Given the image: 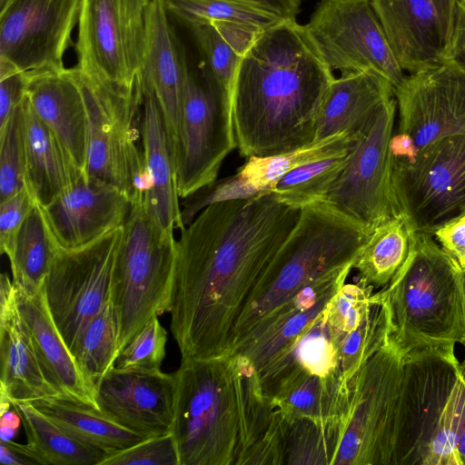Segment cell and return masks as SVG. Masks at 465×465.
<instances>
[{
  "label": "cell",
  "mask_w": 465,
  "mask_h": 465,
  "mask_svg": "<svg viewBox=\"0 0 465 465\" xmlns=\"http://www.w3.org/2000/svg\"><path fill=\"white\" fill-rule=\"evenodd\" d=\"M162 0H151L142 79L162 110L174 162L185 82L190 71L183 45Z\"/></svg>",
  "instance_id": "obj_20"
},
{
  "label": "cell",
  "mask_w": 465,
  "mask_h": 465,
  "mask_svg": "<svg viewBox=\"0 0 465 465\" xmlns=\"http://www.w3.org/2000/svg\"><path fill=\"white\" fill-rule=\"evenodd\" d=\"M352 136L339 134L281 153L249 157L237 173L258 193L270 191L272 184L288 172L348 151Z\"/></svg>",
  "instance_id": "obj_33"
},
{
  "label": "cell",
  "mask_w": 465,
  "mask_h": 465,
  "mask_svg": "<svg viewBox=\"0 0 465 465\" xmlns=\"http://www.w3.org/2000/svg\"><path fill=\"white\" fill-rule=\"evenodd\" d=\"M440 21L446 50L450 43L458 0H431Z\"/></svg>",
  "instance_id": "obj_49"
},
{
  "label": "cell",
  "mask_w": 465,
  "mask_h": 465,
  "mask_svg": "<svg viewBox=\"0 0 465 465\" xmlns=\"http://www.w3.org/2000/svg\"><path fill=\"white\" fill-rule=\"evenodd\" d=\"M0 463L3 465L40 464L31 447L12 440L0 441Z\"/></svg>",
  "instance_id": "obj_47"
},
{
  "label": "cell",
  "mask_w": 465,
  "mask_h": 465,
  "mask_svg": "<svg viewBox=\"0 0 465 465\" xmlns=\"http://www.w3.org/2000/svg\"><path fill=\"white\" fill-rule=\"evenodd\" d=\"M22 130L25 184L41 206L49 204L83 173L72 163L52 131L30 106L25 94Z\"/></svg>",
  "instance_id": "obj_27"
},
{
  "label": "cell",
  "mask_w": 465,
  "mask_h": 465,
  "mask_svg": "<svg viewBox=\"0 0 465 465\" xmlns=\"http://www.w3.org/2000/svg\"><path fill=\"white\" fill-rule=\"evenodd\" d=\"M143 87L141 141L148 191L143 208L165 231H182L181 204L177 192L175 162L162 110L150 88Z\"/></svg>",
  "instance_id": "obj_24"
},
{
  "label": "cell",
  "mask_w": 465,
  "mask_h": 465,
  "mask_svg": "<svg viewBox=\"0 0 465 465\" xmlns=\"http://www.w3.org/2000/svg\"><path fill=\"white\" fill-rule=\"evenodd\" d=\"M78 74L87 114L85 173L116 187L131 205L143 203L149 187L137 142L143 79L130 88H119L92 80L79 70Z\"/></svg>",
  "instance_id": "obj_8"
},
{
  "label": "cell",
  "mask_w": 465,
  "mask_h": 465,
  "mask_svg": "<svg viewBox=\"0 0 465 465\" xmlns=\"http://www.w3.org/2000/svg\"><path fill=\"white\" fill-rule=\"evenodd\" d=\"M151 0H82L77 69L104 84L130 88L142 78Z\"/></svg>",
  "instance_id": "obj_12"
},
{
  "label": "cell",
  "mask_w": 465,
  "mask_h": 465,
  "mask_svg": "<svg viewBox=\"0 0 465 465\" xmlns=\"http://www.w3.org/2000/svg\"><path fill=\"white\" fill-rule=\"evenodd\" d=\"M433 237L465 271V216L442 226L433 233Z\"/></svg>",
  "instance_id": "obj_45"
},
{
  "label": "cell",
  "mask_w": 465,
  "mask_h": 465,
  "mask_svg": "<svg viewBox=\"0 0 465 465\" xmlns=\"http://www.w3.org/2000/svg\"><path fill=\"white\" fill-rule=\"evenodd\" d=\"M123 225L83 247H58L44 281L46 303L71 351L85 325L110 301L111 274Z\"/></svg>",
  "instance_id": "obj_14"
},
{
  "label": "cell",
  "mask_w": 465,
  "mask_h": 465,
  "mask_svg": "<svg viewBox=\"0 0 465 465\" xmlns=\"http://www.w3.org/2000/svg\"><path fill=\"white\" fill-rule=\"evenodd\" d=\"M96 402L107 418L144 438L170 433L174 416V374L114 367L97 386Z\"/></svg>",
  "instance_id": "obj_19"
},
{
  "label": "cell",
  "mask_w": 465,
  "mask_h": 465,
  "mask_svg": "<svg viewBox=\"0 0 465 465\" xmlns=\"http://www.w3.org/2000/svg\"><path fill=\"white\" fill-rule=\"evenodd\" d=\"M458 452L461 460L462 465H465V430L460 437L458 443Z\"/></svg>",
  "instance_id": "obj_51"
},
{
  "label": "cell",
  "mask_w": 465,
  "mask_h": 465,
  "mask_svg": "<svg viewBox=\"0 0 465 465\" xmlns=\"http://www.w3.org/2000/svg\"><path fill=\"white\" fill-rule=\"evenodd\" d=\"M402 369L389 336L349 380L332 465H392Z\"/></svg>",
  "instance_id": "obj_9"
},
{
  "label": "cell",
  "mask_w": 465,
  "mask_h": 465,
  "mask_svg": "<svg viewBox=\"0 0 465 465\" xmlns=\"http://www.w3.org/2000/svg\"><path fill=\"white\" fill-rule=\"evenodd\" d=\"M81 5L82 0H5L0 61L26 75L63 69Z\"/></svg>",
  "instance_id": "obj_17"
},
{
  "label": "cell",
  "mask_w": 465,
  "mask_h": 465,
  "mask_svg": "<svg viewBox=\"0 0 465 465\" xmlns=\"http://www.w3.org/2000/svg\"><path fill=\"white\" fill-rule=\"evenodd\" d=\"M15 292L21 316L46 381L60 394L99 410L95 392L84 378L54 322L46 303L44 284L35 293H25L16 288Z\"/></svg>",
  "instance_id": "obj_25"
},
{
  "label": "cell",
  "mask_w": 465,
  "mask_h": 465,
  "mask_svg": "<svg viewBox=\"0 0 465 465\" xmlns=\"http://www.w3.org/2000/svg\"><path fill=\"white\" fill-rule=\"evenodd\" d=\"M280 12L284 17L296 19L301 11L302 0H256Z\"/></svg>",
  "instance_id": "obj_50"
},
{
  "label": "cell",
  "mask_w": 465,
  "mask_h": 465,
  "mask_svg": "<svg viewBox=\"0 0 465 465\" xmlns=\"http://www.w3.org/2000/svg\"><path fill=\"white\" fill-rule=\"evenodd\" d=\"M304 26L332 72H373L394 88L404 80L371 0H320Z\"/></svg>",
  "instance_id": "obj_13"
},
{
  "label": "cell",
  "mask_w": 465,
  "mask_h": 465,
  "mask_svg": "<svg viewBox=\"0 0 465 465\" xmlns=\"http://www.w3.org/2000/svg\"><path fill=\"white\" fill-rule=\"evenodd\" d=\"M57 249L41 207L36 203L25 220L8 257L15 287L25 293L38 292Z\"/></svg>",
  "instance_id": "obj_32"
},
{
  "label": "cell",
  "mask_w": 465,
  "mask_h": 465,
  "mask_svg": "<svg viewBox=\"0 0 465 465\" xmlns=\"http://www.w3.org/2000/svg\"><path fill=\"white\" fill-rule=\"evenodd\" d=\"M189 29L205 59V73L231 107V92L237 66L263 29L230 21L208 22Z\"/></svg>",
  "instance_id": "obj_29"
},
{
  "label": "cell",
  "mask_w": 465,
  "mask_h": 465,
  "mask_svg": "<svg viewBox=\"0 0 465 465\" xmlns=\"http://www.w3.org/2000/svg\"><path fill=\"white\" fill-rule=\"evenodd\" d=\"M166 342L167 331L158 317H153L119 352L114 368L136 371H161Z\"/></svg>",
  "instance_id": "obj_40"
},
{
  "label": "cell",
  "mask_w": 465,
  "mask_h": 465,
  "mask_svg": "<svg viewBox=\"0 0 465 465\" xmlns=\"http://www.w3.org/2000/svg\"><path fill=\"white\" fill-rule=\"evenodd\" d=\"M463 288H464V295H465V271H463Z\"/></svg>",
  "instance_id": "obj_52"
},
{
  "label": "cell",
  "mask_w": 465,
  "mask_h": 465,
  "mask_svg": "<svg viewBox=\"0 0 465 465\" xmlns=\"http://www.w3.org/2000/svg\"><path fill=\"white\" fill-rule=\"evenodd\" d=\"M0 399L32 402L60 394L45 379L32 338L21 316L15 288L0 277Z\"/></svg>",
  "instance_id": "obj_22"
},
{
  "label": "cell",
  "mask_w": 465,
  "mask_h": 465,
  "mask_svg": "<svg viewBox=\"0 0 465 465\" xmlns=\"http://www.w3.org/2000/svg\"><path fill=\"white\" fill-rule=\"evenodd\" d=\"M27 76L11 64L0 61V129L25 97Z\"/></svg>",
  "instance_id": "obj_44"
},
{
  "label": "cell",
  "mask_w": 465,
  "mask_h": 465,
  "mask_svg": "<svg viewBox=\"0 0 465 465\" xmlns=\"http://www.w3.org/2000/svg\"><path fill=\"white\" fill-rule=\"evenodd\" d=\"M392 185L410 228L433 235L465 216V135L418 150L391 148Z\"/></svg>",
  "instance_id": "obj_10"
},
{
  "label": "cell",
  "mask_w": 465,
  "mask_h": 465,
  "mask_svg": "<svg viewBox=\"0 0 465 465\" xmlns=\"http://www.w3.org/2000/svg\"><path fill=\"white\" fill-rule=\"evenodd\" d=\"M179 453L172 432L150 437L107 457L102 465H179Z\"/></svg>",
  "instance_id": "obj_41"
},
{
  "label": "cell",
  "mask_w": 465,
  "mask_h": 465,
  "mask_svg": "<svg viewBox=\"0 0 465 465\" xmlns=\"http://www.w3.org/2000/svg\"><path fill=\"white\" fill-rule=\"evenodd\" d=\"M31 403L67 433L108 457L147 439L117 424L99 410L65 395H51Z\"/></svg>",
  "instance_id": "obj_28"
},
{
  "label": "cell",
  "mask_w": 465,
  "mask_h": 465,
  "mask_svg": "<svg viewBox=\"0 0 465 465\" xmlns=\"http://www.w3.org/2000/svg\"><path fill=\"white\" fill-rule=\"evenodd\" d=\"M373 288L360 282L344 283L324 310L331 336L339 350L345 337L355 331L369 314Z\"/></svg>",
  "instance_id": "obj_38"
},
{
  "label": "cell",
  "mask_w": 465,
  "mask_h": 465,
  "mask_svg": "<svg viewBox=\"0 0 465 465\" xmlns=\"http://www.w3.org/2000/svg\"><path fill=\"white\" fill-rule=\"evenodd\" d=\"M236 148L232 111L205 73H188L175 151L177 192L185 199L213 184Z\"/></svg>",
  "instance_id": "obj_15"
},
{
  "label": "cell",
  "mask_w": 465,
  "mask_h": 465,
  "mask_svg": "<svg viewBox=\"0 0 465 465\" xmlns=\"http://www.w3.org/2000/svg\"><path fill=\"white\" fill-rule=\"evenodd\" d=\"M166 11L187 28L208 22L230 21L261 29L287 19L256 0H162ZM290 19V18H289Z\"/></svg>",
  "instance_id": "obj_34"
},
{
  "label": "cell",
  "mask_w": 465,
  "mask_h": 465,
  "mask_svg": "<svg viewBox=\"0 0 465 465\" xmlns=\"http://www.w3.org/2000/svg\"><path fill=\"white\" fill-rule=\"evenodd\" d=\"M0 439L3 441L12 440L18 433L22 420L13 404L0 399Z\"/></svg>",
  "instance_id": "obj_48"
},
{
  "label": "cell",
  "mask_w": 465,
  "mask_h": 465,
  "mask_svg": "<svg viewBox=\"0 0 465 465\" xmlns=\"http://www.w3.org/2000/svg\"><path fill=\"white\" fill-rule=\"evenodd\" d=\"M411 232L402 215L375 226L352 264V269L358 272V282L373 289L385 287L408 257Z\"/></svg>",
  "instance_id": "obj_31"
},
{
  "label": "cell",
  "mask_w": 465,
  "mask_h": 465,
  "mask_svg": "<svg viewBox=\"0 0 465 465\" xmlns=\"http://www.w3.org/2000/svg\"><path fill=\"white\" fill-rule=\"evenodd\" d=\"M300 212L265 191L212 203L181 231L169 312L182 360L230 352L236 322Z\"/></svg>",
  "instance_id": "obj_1"
},
{
  "label": "cell",
  "mask_w": 465,
  "mask_h": 465,
  "mask_svg": "<svg viewBox=\"0 0 465 465\" xmlns=\"http://www.w3.org/2000/svg\"><path fill=\"white\" fill-rule=\"evenodd\" d=\"M394 96L393 85L376 73L341 74L335 77L324 101L314 141L339 134H357L380 105Z\"/></svg>",
  "instance_id": "obj_26"
},
{
  "label": "cell",
  "mask_w": 465,
  "mask_h": 465,
  "mask_svg": "<svg viewBox=\"0 0 465 465\" xmlns=\"http://www.w3.org/2000/svg\"><path fill=\"white\" fill-rule=\"evenodd\" d=\"M173 374L179 465H243L277 410L252 362L227 352L182 360Z\"/></svg>",
  "instance_id": "obj_3"
},
{
  "label": "cell",
  "mask_w": 465,
  "mask_h": 465,
  "mask_svg": "<svg viewBox=\"0 0 465 465\" xmlns=\"http://www.w3.org/2000/svg\"><path fill=\"white\" fill-rule=\"evenodd\" d=\"M334 79L296 19H284L261 32L242 57L232 86L240 154L270 156L313 142Z\"/></svg>",
  "instance_id": "obj_2"
},
{
  "label": "cell",
  "mask_w": 465,
  "mask_h": 465,
  "mask_svg": "<svg viewBox=\"0 0 465 465\" xmlns=\"http://www.w3.org/2000/svg\"><path fill=\"white\" fill-rule=\"evenodd\" d=\"M398 63L408 74L445 59L446 43L431 0H371Z\"/></svg>",
  "instance_id": "obj_23"
},
{
  "label": "cell",
  "mask_w": 465,
  "mask_h": 465,
  "mask_svg": "<svg viewBox=\"0 0 465 465\" xmlns=\"http://www.w3.org/2000/svg\"><path fill=\"white\" fill-rule=\"evenodd\" d=\"M27 444L41 465H102L108 455L73 437L31 402H15Z\"/></svg>",
  "instance_id": "obj_30"
},
{
  "label": "cell",
  "mask_w": 465,
  "mask_h": 465,
  "mask_svg": "<svg viewBox=\"0 0 465 465\" xmlns=\"http://www.w3.org/2000/svg\"><path fill=\"white\" fill-rule=\"evenodd\" d=\"M396 110L394 96L383 102L353 134L346 163L322 201L371 230L401 215L392 185Z\"/></svg>",
  "instance_id": "obj_11"
},
{
  "label": "cell",
  "mask_w": 465,
  "mask_h": 465,
  "mask_svg": "<svg viewBox=\"0 0 465 465\" xmlns=\"http://www.w3.org/2000/svg\"><path fill=\"white\" fill-rule=\"evenodd\" d=\"M445 59L465 69V0H458Z\"/></svg>",
  "instance_id": "obj_46"
},
{
  "label": "cell",
  "mask_w": 465,
  "mask_h": 465,
  "mask_svg": "<svg viewBox=\"0 0 465 465\" xmlns=\"http://www.w3.org/2000/svg\"><path fill=\"white\" fill-rule=\"evenodd\" d=\"M175 255L173 231L159 227L143 204H132L111 274L118 354L152 318L169 312Z\"/></svg>",
  "instance_id": "obj_7"
},
{
  "label": "cell",
  "mask_w": 465,
  "mask_h": 465,
  "mask_svg": "<svg viewBox=\"0 0 465 465\" xmlns=\"http://www.w3.org/2000/svg\"><path fill=\"white\" fill-rule=\"evenodd\" d=\"M258 193L237 173L185 198L181 208L183 223L188 225L203 209L212 203L250 198Z\"/></svg>",
  "instance_id": "obj_42"
},
{
  "label": "cell",
  "mask_w": 465,
  "mask_h": 465,
  "mask_svg": "<svg viewBox=\"0 0 465 465\" xmlns=\"http://www.w3.org/2000/svg\"><path fill=\"white\" fill-rule=\"evenodd\" d=\"M340 440L338 417L300 418L288 422V465H332Z\"/></svg>",
  "instance_id": "obj_37"
},
{
  "label": "cell",
  "mask_w": 465,
  "mask_h": 465,
  "mask_svg": "<svg viewBox=\"0 0 465 465\" xmlns=\"http://www.w3.org/2000/svg\"><path fill=\"white\" fill-rule=\"evenodd\" d=\"M29 188L0 203V251L7 257L12 253L18 232L36 203Z\"/></svg>",
  "instance_id": "obj_43"
},
{
  "label": "cell",
  "mask_w": 465,
  "mask_h": 465,
  "mask_svg": "<svg viewBox=\"0 0 465 465\" xmlns=\"http://www.w3.org/2000/svg\"><path fill=\"white\" fill-rule=\"evenodd\" d=\"M371 232L325 202L302 208L252 290L234 327L230 351L310 283L353 264Z\"/></svg>",
  "instance_id": "obj_6"
},
{
  "label": "cell",
  "mask_w": 465,
  "mask_h": 465,
  "mask_svg": "<svg viewBox=\"0 0 465 465\" xmlns=\"http://www.w3.org/2000/svg\"><path fill=\"white\" fill-rule=\"evenodd\" d=\"M25 97L74 164L85 173L87 114L77 68L26 75Z\"/></svg>",
  "instance_id": "obj_21"
},
{
  "label": "cell",
  "mask_w": 465,
  "mask_h": 465,
  "mask_svg": "<svg viewBox=\"0 0 465 465\" xmlns=\"http://www.w3.org/2000/svg\"><path fill=\"white\" fill-rule=\"evenodd\" d=\"M40 207L57 246L69 250L122 226L131 203L116 187L83 173L49 204Z\"/></svg>",
  "instance_id": "obj_18"
},
{
  "label": "cell",
  "mask_w": 465,
  "mask_h": 465,
  "mask_svg": "<svg viewBox=\"0 0 465 465\" xmlns=\"http://www.w3.org/2000/svg\"><path fill=\"white\" fill-rule=\"evenodd\" d=\"M377 293L388 308L390 338L402 356L465 346L463 271L433 235L411 231L405 262Z\"/></svg>",
  "instance_id": "obj_5"
},
{
  "label": "cell",
  "mask_w": 465,
  "mask_h": 465,
  "mask_svg": "<svg viewBox=\"0 0 465 465\" xmlns=\"http://www.w3.org/2000/svg\"><path fill=\"white\" fill-rule=\"evenodd\" d=\"M348 152L288 172L272 184L270 192L282 203L300 210L324 201L346 163Z\"/></svg>",
  "instance_id": "obj_36"
},
{
  "label": "cell",
  "mask_w": 465,
  "mask_h": 465,
  "mask_svg": "<svg viewBox=\"0 0 465 465\" xmlns=\"http://www.w3.org/2000/svg\"><path fill=\"white\" fill-rule=\"evenodd\" d=\"M399 114L391 148L418 150L440 139L465 135V69L443 61L407 74L395 88Z\"/></svg>",
  "instance_id": "obj_16"
},
{
  "label": "cell",
  "mask_w": 465,
  "mask_h": 465,
  "mask_svg": "<svg viewBox=\"0 0 465 465\" xmlns=\"http://www.w3.org/2000/svg\"><path fill=\"white\" fill-rule=\"evenodd\" d=\"M454 347L403 356L392 465H462L465 359L458 360Z\"/></svg>",
  "instance_id": "obj_4"
},
{
  "label": "cell",
  "mask_w": 465,
  "mask_h": 465,
  "mask_svg": "<svg viewBox=\"0 0 465 465\" xmlns=\"http://www.w3.org/2000/svg\"><path fill=\"white\" fill-rule=\"evenodd\" d=\"M5 0H0V3H3Z\"/></svg>",
  "instance_id": "obj_53"
},
{
  "label": "cell",
  "mask_w": 465,
  "mask_h": 465,
  "mask_svg": "<svg viewBox=\"0 0 465 465\" xmlns=\"http://www.w3.org/2000/svg\"><path fill=\"white\" fill-rule=\"evenodd\" d=\"M71 352L96 394L98 384L114 367L118 356L117 324L111 301L81 331Z\"/></svg>",
  "instance_id": "obj_35"
},
{
  "label": "cell",
  "mask_w": 465,
  "mask_h": 465,
  "mask_svg": "<svg viewBox=\"0 0 465 465\" xmlns=\"http://www.w3.org/2000/svg\"><path fill=\"white\" fill-rule=\"evenodd\" d=\"M23 102V101H22ZM25 186L22 103L0 129V203Z\"/></svg>",
  "instance_id": "obj_39"
}]
</instances>
